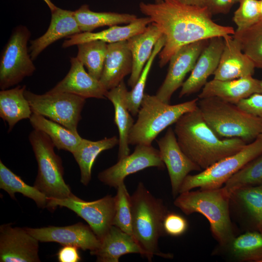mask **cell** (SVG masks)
<instances>
[{"instance_id": "obj_1", "label": "cell", "mask_w": 262, "mask_h": 262, "mask_svg": "<svg viewBox=\"0 0 262 262\" xmlns=\"http://www.w3.org/2000/svg\"><path fill=\"white\" fill-rule=\"evenodd\" d=\"M139 7L164 37V45L159 53L160 67L183 46L235 33L233 27L214 22L206 7L187 5L178 0H164L158 3L141 2Z\"/></svg>"}, {"instance_id": "obj_2", "label": "cell", "mask_w": 262, "mask_h": 262, "mask_svg": "<svg viewBox=\"0 0 262 262\" xmlns=\"http://www.w3.org/2000/svg\"><path fill=\"white\" fill-rule=\"evenodd\" d=\"M174 131L181 150L202 170L238 152L247 144L238 138L218 137L206 123L198 106L178 119Z\"/></svg>"}, {"instance_id": "obj_3", "label": "cell", "mask_w": 262, "mask_h": 262, "mask_svg": "<svg viewBox=\"0 0 262 262\" xmlns=\"http://www.w3.org/2000/svg\"><path fill=\"white\" fill-rule=\"evenodd\" d=\"M133 237L145 253V257L151 262L156 255L172 259L173 255L160 251L159 238L165 233L164 218L168 211L161 198L154 196L140 182L131 196Z\"/></svg>"}, {"instance_id": "obj_4", "label": "cell", "mask_w": 262, "mask_h": 262, "mask_svg": "<svg viewBox=\"0 0 262 262\" xmlns=\"http://www.w3.org/2000/svg\"><path fill=\"white\" fill-rule=\"evenodd\" d=\"M231 194L224 187L188 191L179 194L174 204L187 215L197 213L209 221L213 237L220 246L235 236L229 214Z\"/></svg>"}, {"instance_id": "obj_5", "label": "cell", "mask_w": 262, "mask_h": 262, "mask_svg": "<svg viewBox=\"0 0 262 262\" xmlns=\"http://www.w3.org/2000/svg\"><path fill=\"white\" fill-rule=\"evenodd\" d=\"M198 107L207 125L219 138H238L246 143L262 133V118L216 97L199 99Z\"/></svg>"}, {"instance_id": "obj_6", "label": "cell", "mask_w": 262, "mask_h": 262, "mask_svg": "<svg viewBox=\"0 0 262 262\" xmlns=\"http://www.w3.org/2000/svg\"><path fill=\"white\" fill-rule=\"evenodd\" d=\"M199 98L171 105L156 95L144 94L137 119L128 137L129 145H151L158 134L178 120L183 114L197 107Z\"/></svg>"}, {"instance_id": "obj_7", "label": "cell", "mask_w": 262, "mask_h": 262, "mask_svg": "<svg viewBox=\"0 0 262 262\" xmlns=\"http://www.w3.org/2000/svg\"><path fill=\"white\" fill-rule=\"evenodd\" d=\"M38 164L34 186L48 198L62 199L73 194L64 179V167L61 157L54 150L55 145L44 132L33 130L29 135Z\"/></svg>"}, {"instance_id": "obj_8", "label": "cell", "mask_w": 262, "mask_h": 262, "mask_svg": "<svg viewBox=\"0 0 262 262\" xmlns=\"http://www.w3.org/2000/svg\"><path fill=\"white\" fill-rule=\"evenodd\" d=\"M262 153V133L238 152L213 164L199 173L187 175L179 194L196 188L211 189L222 187L226 181L248 162Z\"/></svg>"}, {"instance_id": "obj_9", "label": "cell", "mask_w": 262, "mask_h": 262, "mask_svg": "<svg viewBox=\"0 0 262 262\" xmlns=\"http://www.w3.org/2000/svg\"><path fill=\"white\" fill-rule=\"evenodd\" d=\"M31 33L28 28L20 25L13 30L1 53L0 88L1 90L18 84L35 70L28 48Z\"/></svg>"}, {"instance_id": "obj_10", "label": "cell", "mask_w": 262, "mask_h": 262, "mask_svg": "<svg viewBox=\"0 0 262 262\" xmlns=\"http://www.w3.org/2000/svg\"><path fill=\"white\" fill-rule=\"evenodd\" d=\"M24 95L32 112L49 118L75 133L85 103L84 98L68 93L36 94L26 90Z\"/></svg>"}, {"instance_id": "obj_11", "label": "cell", "mask_w": 262, "mask_h": 262, "mask_svg": "<svg viewBox=\"0 0 262 262\" xmlns=\"http://www.w3.org/2000/svg\"><path fill=\"white\" fill-rule=\"evenodd\" d=\"M66 207L83 219L101 240L113 225L115 212V197L111 195L93 201H85L72 194L62 199L49 198L47 208Z\"/></svg>"}, {"instance_id": "obj_12", "label": "cell", "mask_w": 262, "mask_h": 262, "mask_svg": "<svg viewBox=\"0 0 262 262\" xmlns=\"http://www.w3.org/2000/svg\"><path fill=\"white\" fill-rule=\"evenodd\" d=\"M150 167L164 168L159 150L151 145H137L131 154L100 172L98 179L105 185L117 188L127 176Z\"/></svg>"}, {"instance_id": "obj_13", "label": "cell", "mask_w": 262, "mask_h": 262, "mask_svg": "<svg viewBox=\"0 0 262 262\" xmlns=\"http://www.w3.org/2000/svg\"><path fill=\"white\" fill-rule=\"evenodd\" d=\"M209 39L199 40L181 47L170 58L167 73L156 96L169 103L173 93L182 85L185 76L191 71Z\"/></svg>"}, {"instance_id": "obj_14", "label": "cell", "mask_w": 262, "mask_h": 262, "mask_svg": "<svg viewBox=\"0 0 262 262\" xmlns=\"http://www.w3.org/2000/svg\"><path fill=\"white\" fill-rule=\"evenodd\" d=\"M38 241L25 229L0 227V262H39Z\"/></svg>"}, {"instance_id": "obj_15", "label": "cell", "mask_w": 262, "mask_h": 262, "mask_svg": "<svg viewBox=\"0 0 262 262\" xmlns=\"http://www.w3.org/2000/svg\"><path fill=\"white\" fill-rule=\"evenodd\" d=\"M161 158L166 166L169 176L174 197L179 194L180 187L185 177L192 171H201V168L194 163L181 150L174 129L168 128L164 135L157 140Z\"/></svg>"}, {"instance_id": "obj_16", "label": "cell", "mask_w": 262, "mask_h": 262, "mask_svg": "<svg viewBox=\"0 0 262 262\" xmlns=\"http://www.w3.org/2000/svg\"><path fill=\"white\" fill-rule=\"evenodd\" d=\"M25 229L42 242H57L64 246H73L90 252L97 249L100 245V239L90 226L82 223L65 227L49 226Z\"/></svg>"}, {"instance_id": "obj_17", "label": "cell", "mask_w": 262, "mask_h": 262, "mask_svg": "<svg viewBox=\"0 0 262 262\" xmlns=\"http://www.w3.org/2000/svg\"><path fill=\"white\" fill-rule=\"evenodd\" d=\"M223 37L209 39L191 71V73L181 86L179 98L196 93L202 89L209 76L213 75L218 66L224 48Z\"/></svg>"}, {"instance_id": "obj_18", "label": "cell", "mask_w": 262, "mask_h": 262, "mask_svg": "<svg viewBox=\"0 0 262 262\" xmlns=\"http://www.w3.org/2000/svg\"><path fill=\"white\" fill-rule=\"evenodd\" d=\"M70 62V68L66 76L47 92L68 93L85 98H105L108 90L100 82L85 71L84 66L76 57H71Z\"/></svg>"}, {"instance_id": "obj_19", "label": "cell", "mask_w": 262, "mask_h": 262, "mask_svg": "<svg viewBox=\"0 0 262 262\" xmlns=\"http://www.w3.org/2000/svg\"><path fill=\"white\" fill-rule=\"evenodd\" d=\"M255 94H262V79L252 76L227 81L213 79L204 86L198 98L216 97L236 105Z\"/></svg>"}, {"instance_id": "obj_20", "label": "cell", "mask_w": 262, "mask_h": 262, "mask_svg": "<svg viewBox=\"0 0 262 262\" xmlns=\"http://www.w3.org/2000/svg\"><path fill=\"white\" fill-rule=\"evenodd\" d=\"M224 48L213 79L227 81L252 76L256 68L232 35L223 37Z\"/></svg>"}, {"instance_id": "obj_21", "label": "cell", "mask_w": 262, "mask_h": 262, "mask_svg": "<svg viewBox=\"0 0 262 262\" xmlns=\"http://www.w3.org/2000/svg\"><path fill=\"white\" fill-rule=\"evenodd\" d=\"M51 13L50 22L47 31L39 37L30 42L29 49L33 60L54 42L82 32L74 11L57 7Z\"/></svg>"}, {"instance_id": "obj_22", "label": "cell", "mask_w": 262, "mask_h": 262, "mask_svg": "<svg viewBox=\"0 0 262 262\" xmlns=\"http://www.w3.org/2000/svg\"><path fill=\"white\" fill-rule=\"evenodd\" d=\"M132 68L131 53L127 40L108 44L104 67L99 81L109 90L116 87Z\"/></svg>"}, {"instance_id": "obj_23", "label": "cell", "mask_w": 262, "mask_h": 262, "mask_svg": "<svg viewBox=\"0 0 262 262\" xmlns=\"http://www.w3.org/2000/svg\"><path fill=\"white\" fill-rule=\"evenodd\" d=\"M100 240L99 247L90 252L96 256L97 262H118L124 255L137 253L145 256V253L134 237L113 225Z\"/></svg>"}, {"instance_id": "obj_24", "label": "cell", "mask_w": 262, "mask_h": 262, "mask_svg": "<svg viewBox=\"0 0 262 262\" xmlns=\"http://www.w3.org/2000/svg\"><path fill=\"white\" fill-rule=\"evenodd\" d=\"M152 22V19L146 16L144 17H138L133 22L125 26L115 25L97 33L81 32L68 37L63 42L62 47L66 48L94 40H100L107 44L127 40L132 36L144 31Z\"/></svg>"}, {"instance_id": "obj_25", "label": "cell", "mask_w": 262, "mask_h": 262, "mask_svg": "<svg viewBox=\"0 0 262 262\" xmlns=\"http://www.w3.org/2000/svg\"><path fill=\"white\" fill-rule=\"evenodd\" d=\"M162 35L160 30L152 22L144 31L127 40L132 58V71L128 80V85L131 88L137 82L155 44Z\"/></svg>"}, {"instance_id": "obj_26", "label": "cell", "mask_w": 262, "mask_h": 262, "mask_svg": "<svg viewBox=\"0 0 262 262\" xmlns=\"http://www.w3.org/2000/svg\"><path fill=\"white\" fill-rule=\"evenodd\" d=\"M127 91L123 81L116 87L108 90L105 95L106 98L113 103L115 109L114 122L119 132L118 160L130 154L128 137L134 123L125 101Z\"/></svg>"}, {"instance_id": "obj_27", "label": "cell", "mask_w": 262, "mask_h": 262, "mask_svg": "<svg viewBox=\"0 0 262 262\" xmlns=\"http://www.w3.org/2000/svg\"><path fill=\"white\" fill-rule=\"evenodd\" d=\"M26 86L18 85L0 91V117L9 126L10 132L19 121L30 119L33 113L24 92Z\"/></svg>"}, {"instance_id": "obj_28", "label": "cell", "mask_w": 262, "mask_h": 262, "mask_svg": "<svg viewBox=\"0 0 262 262\" xmlns=\"http://www.w3.org/2000/svg\"><path fill=\"white\" fill-rule=\"evenodd\" d=\"M118 143L116 136L96 141L82 138L72 154L79 165L80 180L84 185L87 186L91 180L92 168L97 156L102 151L113 148Z\"/></svg>"}, {"instance_id": "obj_29", "label": "cell", "mask_w": 262, "mask_h": 262, "mask_svg": "<svg viewBox=\"0 0 262 262\" xmlns=\"http://www.w3.org/2000/svg\"><path fill=\"white\" fill-rule=\"evenodd\" d=\"M74 14L82 32H92L97 28L106 26L128 24L138 18L131 14L94 12L87 4L82 5L74 11Z\"/></svg>"}, {"instance_id": "obj_30", "label": "cell", "mask_w": 262, "mask_h": 262, "mask_svg": "<svg viewBox=\"0 0 262 262\" xmlns=\"http://www.w3.org/2000/svg\"><path fill=\"white\" fill-rule=\"evenodd\" d=\"M29 121L34 130L48 135L58 149H63L72 153L82 139L79 133H74L63 125L48 119L42 115L33 113Z\"/></svg>"}, {"instance_id": "obj_31", "label": "cell", "mask_w": 262, "mask_h": 262, "mask_svg": "<svg viewBox=\"0 0 262 262\" xmlns=\"http://www.w3.org/2000/svg\"><path fill=\"white\" fill-rule=\"evenodd\" d=\"M221 247L226 248L229 255L239 262H262V233L258 230L235 236Z\"/></svg>"}, {"instance_id": "obj_32", "label": "cell", "mask_w": 262, "mask_h": 262, "mask_svg": "<svg viewBox=\"0 0 262 262\" xmlns=\"http://www.w3.org/2000/svg\"><path fill=\"white\" fill-rule=\"evenodd\" d=\"M0 188L10 197L15 199V193H19L33 199L40 208L47 207L48 198L34 186L26 183L22 179L6 166L0 161Z\"/></svg>"}, {"instance_id": "obj_33", "label": "cell", "mask_w": 262, "mask_h": 262, "mask_svg": "<svg viewBox=\"0 0 262 262\" xmlns=\"http://www.w3.org/2000/svg\"><path fill=\"white\" fill-rule=\"evenodd\" d=\"M108 44L94 40L77 45V58L86 67L88 73L99 80L106 58Z\"/></svg>"}, {"instance_id": "obj_34", "label": "cell", "mask_w": 262, "mask_h": 262, "mask_svg": "<svg viewBox=\"0 0 262 262\" xmlns=\"http://www.w3.org/2000/svg\"><path fill=\"white\" fill-rule=\"evenodd\" d=\"M242 51L252 61L256 68L262 69V21L232 35Z\"/></svg>"}, {"instance_id": "obj_35", "label": "cell", "mask_w": 262, "mask_h": 262, "mask_svg": "<svg viewBox=\"0 0 262 262\" xmlns=\"http://www.w3.org/2000/svg\"><path fill=\"white\" fill-rule=\"evenodd\" d=\"M262 182V153L251 160L233 174L224 184L230 194L236 189L259 185Z\"/></svg>"}, {"instance_id": "obj_36", "label": "cell", "mask_w": 262, "mask_h": 262, "mask_svg": "<svg viewBox=\"0 0 262 262\" xmlns=\"http://www.w3.org/2000/svg\"><path fill=\"white\" fill-rule=\"evenodd\" d=\"M165 43V38L163 35L155 44L152 53L146 64L141 75L131 91H128L125 96V101L128 110L132 116L137 115L141 103L144 95V89L147 78L152 63L157 55L163 48Z\"/></svg>"}, {"instance_id": "obj_37", "label": "cell", "mask_w": 262, "mask_h": 262, "mask_svg": "<svg viewBox=\"0 0 262 262\" xmlns=\"http://www.w3.org/2000/svg\"><path fill=\"white\" fill-rule=\"evenodd\" d=\"M230 200L241 205L256 222L262 217V186L242 187L234 191Z\"/></svg>"}, {"instance_id": "obj_38", "label": "cell", "mask_w": 262, "mask_h": 262, "mask_svg": "<svg viewBox=\"0 0 262 262\" xmlns=\"http://www.w3.org/2000/svg\"><path fill=\"white\" fill-rule=\"evenodd\" d=\"M116 189L115 212L113 225L133 236L131 196L124 182Z\"/></svg>"}, {"instance_id": "obj_39", "label": "cell", "mask_w": 262, "mask_h": 262, "mask_svg": "<svg viewBox=\"0 0 262 262\" xmlns=\"http://www.w3.org/2000/svg\"><path fill=\"white\" fill-rule=\"evenodd\" d=\"M233 20L237 32L245 30L260 21V0H241L234 13Z\"/></svg>"}, {"instance_id": "obj_40", "label": "cell", "mask_w": 262, "mask_h": 262, "mask_svg": "<svg viewBox=\"0 0 262 262\" xmlns=\"http://www.w3.org/2000/svg\"><path fill=\"white\" fill-rule=\"evenodd\" d=\"M188 228L187 220L181 215L170 213L166 214L163 222L165 233L172 236H179L183 234Z\"/></svg>"}, {"instance_id": "obj_41", "label": "cell", "mask_w": 262, "mask_h": 262, "mask_svg": "<svg viewBox=\"0 0 262 262\" xmlns=\"http://www.w3.org/2000/svg\"><path fill=\"white\" fill-rule=\"evenodd\" d=\"M236 105L243 111L262 118V94H254Z\"/></svg>"}, {"instance_id": "obj_42", "label": "cell", "mask_w": 262, "mask_h": 262, "mask_svg": "<svg viewBox=\"0 0 262 262\" xmlns=\"http://www.w3.org/2000/svg\"><path fill=\"white\" fill-rule=\"evenodd\" d=\"M241 0H206L205 7L213 16L227 14L232 7Z\"/></svg>"}, {"instance_id": "obj_43", "label": "cell", "mask_w": 262, "mask_h": 262, "mask_svg": "<svg viewBox=\"0 0 262 262\" xmlns=\"http://www.w3.org/2000/svg\"><path fill=\"white\" fill-rule=\"evenodd\" d=\"M78 248L73 246H64L58 252V260L60 262H78L81 261Z\"/></svg>"}, {"instance_id": "obj_44", "label": "cell", "mask_w": 262, "mask_h": 262, "mask_svg": "<svg viewBox=\"0 0 262 262\" xmlns=\"http://www.w3.org/2000/svg\"><path fill=\"white\" fill-rule=\"evenodd\" d=\"M180 2L192 6L205 7L206 0H178Z\"/></svg>"}, {"instance_id": "obj_45", "label": "cell", "mask_w": 262, "mask_h": 262, "mask_svg": "<svg viewBox=\"0 0 262 262\" xmlns=\"http://www.w3.org/2000/svg\"><path fill=\"white\" fill-rule=\"evenodd\" d=\"M48 5L50 11H52L57 8V6L52 2L51 0H43Z\"/></svg>"}, {"instance_id": "obj_46", "label": "cell", "mask_w": 262, "mask_h": 262, "mask_svg": "<svg viewBox=\"0 0 262 262\" xmlns=\"http://www.w3.org/2000/svg\"><path fill=\"white\" fill-rule=\"evenodd\" d=\"M256 226L258 230L262 233V217L256 222Z\"/></svg>"}, {"instance_id": "obj_47", "label": "cell", "mask_w": 262, "mask_h": 262, "mask_svg": "<svg viewBox=\"0 0 262 262\" xmlns=\"http://www.w3.org/2000/svg\"><path fill=\"white\" fill-rule=\"evenodd\" d=\"M260 21H262V0H260Z\"/></svg>"}, {"instance_id": "obj_48", "label": "cell", "mask_w": 262, "mask_h": 262, "mask_svg": "<svg viewBox=\"0 0 262 262\" xmlns=\"http://www.w3.org/2000/svg\"><path fill=\"white\" fill-rule=\"evenodd\" d=\"M154 0V3H160L162 2L164 0Z\"/></svg>"}, {"instance_id": "obj_49", "label": "cell", "mask_w": 262, "mask_h": 262, "mask_svg": "<svg viewBox=\"0 0 262 262\" xmlns=\"http://www.w3.org/2000/svg\"><path fill=\"white\" fill-rule=\"evenodd\" d=\"M259 185H260V186H262V183H261V184H260Z\"/></svg>"}]
</instances>
